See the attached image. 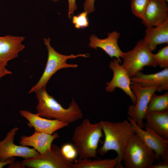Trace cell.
Listing matches in <instances>:
<instances>
[{
  "instance_id": "cell-1",
  "label": "cell",
  "mask_w": 168,
  "mask_h": 168,
  "mask_svg": "<svg viewBox=\"0 0 168 168\" xmlns=\"http://www.w3.org/2000/svg\"><path fill=\"white\" fill-rule=\"evenodd\" d=\"M100 122L105 140L97 152L103 156L110 151H115L118 159L115 168H124L122 163L123 153L129 139L135 133L132 124L127 120L116 122L101 121Z\"/></svg>"
},
{
  "instance_id": "cell-2",
  "label": "cell",
  "mask_w": 168,
  "mask_h": 168,
  "mask_svg": "<svg viewBox=\"0 0 168 168\" xmlns=\"http://www.w3.org/2000/svg\"><path fill=\"white\" fill-rule=\"evenodd\" d=\"M38 100L36 107L37 114L47 119H54L61 121L72 123L82 118L83 114L79 106L73 99L68 107L65 109L46 91V86L35 92Z\"/></svg>"
},
{
  "instance_id": "cell-3",
  "label": "cell",
  "mask_w": 168,
  "mask_h": 168,
  "mask_svg": "<svg viewBox=\"0 0 168 168\" xmlns=\"http://www.w3.org/2000/svg\"><path fill=\"white\" fill-rule=\"evenodd\" d=\"M103 136L100 122L92 124L89 119L83 120L75 129L72 138L79 158L97 157L98 144Z\"/></svg>"
},
{
  "instance_id": "cell-4",
  "label": "cell",
  "mask_w": 168,
  "mask_h": 168,
  "mask_svg": "<svg viewBox=\"0 0 168 168\" xmlns=\"http://www.w3.org/2000/svg\"><path fill=\"white\" fill-rule=\"evenodd\" d=\"M156 160L153 151L134 133L124 151L122 161L126 168H150Z\"/></svg>"
},
{
  "instance_id": "cell-5",
  "label": "cell",
  "mask_w": 168,
  "mask_h": 168,
  "mask_svg": "<svg viewBox=\"0 0 168 168\" xmlns=\"http://www.w3.org/2000/svg\"><path fill=\"white\" fill-rule=\"evenodd\" d=\"M44 42L48 52L47 60L42 75L38 82L29 91L28 93L35 92L46 85L52 76L58 70L64 68H76L77 64H70L67 63L69 59L76 58L79 57H88L86 54H79L77 55L71 54L64 55L60 54L55 50L50 45L49 38L43 39Z\"/></svg>"
},
{
  "instance_id": "cell-6",
  "label": "cell",
  "mask_w": 168,
  "mask_h": 168,
  "mask_svg": "<svg viewBox=\"0 0 168 168\" xmlns=\"http://www.w3.org/2000/svg\"><path fill=\"white\" fill-rule=\"evenodd\" d=\"M122 58L123 60L122 65L130 77L141 72L146 66L155 67L158 65L154 54L143 39L138 41L132 49L124 52Z\"/></svg>"
},
{
  "instance_id": "cell-7",
  "label": "cell",
  "mask_w": 168,
  "mask_h": 168,
  "mask_svg": "<svg viewBox=\"0 0 168 168\" xmlns=\"http://www.w3.org/2000/svg\"><path fill=\"white\" fill-rule=\"evenodd\" d=\"M73 162L65 158L60 148L52 144L42 154L25 159L21 164L24 167L32 168H72Z\"/></svg>"
},
{
  "instance_id": "cell-8",
  "label": "cell",
  "mask_w": 168,
  "mask_h": 168,
  "mask_svg": "<svg viewBox=\"0 0 168 168\" xmlns=\"http://www.w3.org/2000/svg\"><path fill=\"white\" fill-rule=\"evenodd\" d=\"M131 88L136 97V102L128 108V117L139 127H144L143 120L147 108L152 95L156 91L155 87H144L135 82H132Z\"/></svg>"
},
{
  "instance_id": "cell-9",
  "label": "cell",
  "mask_w": 168,
  "mask_h": 168,
  "mask_svg": "<svg viewBox=\"0 0 168 168\" xmlns=\"http://www.w3.org/2000/svg\"><path fill=\"white\" fill-rule=\"evenodd\" d=\"M127 118L132 124L135 133L149 148L154 152L156 160H168V140L160 137L148 128L143 130L128 116Z\"/></svg>"
},
{
  "instance_id": "cell-10",
  "label": "cell",
  "mask_w": 168,
  "mask_h": 168,
  "mask_svg": "<svg viewBox=\"0 0 168 168\" xmlns=\"http://www.w3.org/2000/svg\"><path fill=\"white\" fill-rule=\"evenodd\" d=\"M18 129L17 127L12 128L8 132L5 138L0 141V161H5L15 157L26 159L40 155L34 148L17 145L14 143L15 136Z\"/></svg>"
},
{
  "instance_id": "cell-11",
  "label": "cell",
  "mask_w": 168,
  "mask_h": 168,
  "mask_svg": "<svg viewBox=\"0 0 168 168\" xmlns=\"http://www.w3.org/2000/svg\"><path fill=\"white\" fill-rule=\"evenodd\" d=\"M118 59L115 58L110 63L109 68L113 72L111 81L106 83L105 88L107 92H113L116 88L122 90L131 99L134 104L136 102V97L133 92L130 85L131 77Z\"/></svg>"
},
{
  "instance_id": "cell-12",
  "label": "cell",
  "mask_w": 168,
  "mask_h": 168,
  "mask_svg": "<svg viewBox=\"0 0 168 168\" xmlns=\"http://www.w3.org/2000/svg\"><path fill=\"white\" fill-rule=\"evenodd\" d=\"M142 21L146 27L160 26L168 20V7L165 0H149Z\"/></svg>"
},
{
  "instance_id": "cell-13",
  "label": "cell",
  "mask_w": 168,
  "mask_h": 168,
  "mask_svg": "<svg viewBox=\"0 0 168 168\" xmlns=\"http://www.w3.org/2000/svg\"><path fill=\"white\" fill-rule=\"evenodd\" d=\"M21 115L28 121L30 127H33L35 131L52 134L55 131L68 126L69 123L57 119H48L26 110L20 111Z\"/></svg>"
},
{
  "instance_id": "cell-14",
  "label": "cell",
  "mask_w": 168,
  "mask_h": 168,
  "mask_svg": "<svg viewBox=\"0 0 168 168\" xmlns=\"http://www.w3.org/2000/svg\"><path fill=\"white\" fill-rule=\"evenodd\" d=\"M107 35L108 37L103 39L99 38L95 35H91L89 38V46L95 49L98 48L101 49L111 58L115 57L121 63L120 58H122L124 52L121 50L118 44L120 34L113 31Z\"/></svg>"
},
{
  "instance_id": "cell-15",
  "label": "cell",
  "mask_w": 168,
  "mask_h": 168,
  "mask_svg": "<svg viewBox=\"0 0 168 168\" xmlns=\"http://www.w3.org/2000/svg\"><path fill=\"white\" fill-rule=\"evenodd\" d=\"M25 39L22 36H0V62L7 66L9 61L17 57L25 48L22 44Z\"/></svg>"
},
{
  "instance_id": "cell-16",
  "label": "cell",
  "mask_w": 168,
  "mask_h": 168,
  "mask_svg": "<svg viewBox=\"0 0 168 168\" xmlns=\"http://www.w3.org/2000/svg\"><path fill=\"white\" fill-rule=\"evenodd\" d=\"M132 82H137L144 87H155L156 91L160 92L168 90V68L158 72L145 74L141 72L131 77Z\"/></svg>"
},
{
  "instance_id": "cell-17",
  "label": "cell",
  "mask_w": 168,
  "mask_h": 168,
  "mask_svg": "<svg viewBox=\"0 0 168 168\" xmlns=\"http://www.w3.org/2000/svg\"><path fill=\"white\" fill-rule=\"evenodd\" d=\"M59 137L57 132L49 134L35 131L30 136H21L19 144L22 146L32 147L42 154L50 147L53 142Z\"/></svg>"
},
{
  "instance_id": "cell-18",
  "label": "cell",
  "mask_w": 168,
  "mask_h": 168,
  "mask_svg": "<svg viewBox=\"0 0 168 168\" xmlns=\"http://www.w3.org/2000/svg\"><path fill=\"white\" fill-rule=\"evenodd\" d=\"M144 126L163 138L168 140V110L157 112H147Z\"/></svg>"
},
{
  "instance_id": "cell-19",
  "label": "cell",
  "mask_w": 168,
  "mask_h": 168,
  "mask_svg": "<svg viewBox=\"0 0 168 168\" xmlns=\"http://www.w3.org/2000/svg\"><path fill=\"white\" fill-rule=\"evenodd\" d=\"M143 39L149 49L152 52L157 46L168 43V20L161 25L156 27L146 26Z\"/></svg>"
},
{
  "instance_id": "cell-20",
  "label": "cell",
  "mask_w": 168,
  "mask_h": 168,
  "mask_svg": "<svg viewBox=\"0 0 168 168\" xmlns=\"http://www.w3.org/2000/svg\"><path fill=\"white\" fill-rule=\"evenodd\" d=\"M118 162L116 156L113 159H96L89 158L75 160L72 168H115Z\"/></svg>"
},
{
  "instance_id": "cell-21",
  "label": "cell",
  "mask_w": 168,
  "mask_h": 168,
  "mask_svg": "<svg viewBox=\"0 0 168 168\" xmlns=\"http://www.w3.org/2000/svg\"><path fill=\"white\" fill-rule=\"evenodd\" d=\"M168 110V93L161 95L154 93L152 96L147 108V112H157Z\"/></svg>"
},
{
  "instance_id": "cell-22",
  "label": "cell",
  "mask_w": 168,
  "mask_h": 168,
  "mask_svg": "<svg viewBox=\"0 0 168 168\" xmlns=\"http://www.w3.org/2000/svg\"><path fill=\"white\" fill-rule=\"evenodd\" d=\"M149 0H131V7L133 13L142 19Z\"/></svg>"
},
{
  "instance_id": "cell-23",
  "label": "cell",
  "mask_w": 168,
  "mask_h": 168,
  "mask_svg": "<svg viewBox=\"0 0 168 168\" xmlns=\"http://www.w3.org/2000/svg\"><path fill=\"white\" fill-rule=\"evenodd\" d=\"M155 59L161 68H168V46H166L154 54Z\"/></svg>"
},
{
  "instance_id": "cell-24",
  "label": "cell",
  "mask_w": 168,
  "mask_h": 168,
  "mask_svg": "<svg viewBox=\"0 0 168 168\" xmlns=\"http://www.w3.org/2000/svg\"><path fill=\"white\" fill-rule=\"evenodd\" d=\"M62 154L68 160H75L78 153L74 145L70 143L63 144L60 148Z\"/></svg>"
},
{
  "instance_id": "cell-25",
  "label": "cell",
  "mask_w": 168,
  "mask_h": 168,
  "mask_svg": "<svg viewBox=\"0 0 168 168\" xmlns=\"http://www.w3.org/2000/svg\"><path fill=\"white\" fill-rule=\"evenodd\" d=\"M87 14V12L85 11L73 16L72 22L76 28H82L88 26L89 22Z\"/></svg>"
},
{
  "instance_id": "cell-26",
  "label": "cell",
  "mask_w": 168,
  "mask_h": 168,
  "mask_svg": "<svg viewBox=\"0 0 168 168\" xmlns=\"http://www.w3.org/2000/svg\"><path fill=\"white\" fill-rule=\"evenodd\" d=\"M95 0H85L83 4L84 9L87 14L95 11Z\"/></svg>"
},
{
  "instance_id": "cell-27",
  "label": "cell",
  "mask_w": 168,
  "mask_h": 168,
  "mask_svg": "<svg viewBox=\"0 0 168 168\" xmlns=\"http://www.w3.org/2000/svg\"><path fill=\"white\" fill-rule=\"evenodd\" d=\"M68 17L71 19L75 10L77 9L76 0H68Z\"/></svg>"
},
{
  "instance_id": "cell-28",
  "label": "cell",
  "mask_w": 168,
  "mask_h": 168,
  "mask_svg": "<svg viewBox=\"0 0 168 168\" xmlns=\"http://www.w3.org/2000/svg\"><path fill=\"white\" fill-rule=\"evenodd\" d=\"M6 66L5 64L0 62V79L5 75L12 73L11 71L6 68Z\"/></svg>"
},
{
  "instance_id": "cell-29",
  "label": "cell",
  "mask_w": 168,
  "mask_h": 168,
  "mask_svg": "<svg viewBox=\"0 0 168 168\" xmlns=\"http://www.w3.org/2000/svg\"><path fill=\"white\" fill-rule=\"evenodd\" d=\"M168 160H164L159 161L155 165L153 164L150 168H168Z\"/></svg>"
},
{
  "instance_id": "cell-30",
  "label": "cell",
  "mask_w": 168,
  "mask_h": 168,
  "mask_svg": "<svg viewBox=\"0 0 168 168\" xmlns=\"http://www.w3.org/2000/svg\"><path fill=\"white\" fill-rule=\"evenodd\" d=\"M15 160L14 157L12 158L5 161H0V168H3L5 166L14 162Z\"/></svg>"
},
{
  "instance_id": "cell-31",
  "label": "cell",
  "mask_w": 168,
  "mask_h": 168,
  "mask_svg": "<svg viewBox=\"0 0 168 168\" xmlns=\"http://www.w3.org/2000/svg\"><path fill=\"white\" fill-rule=\"evenodd\" d=\"M52 0L54 2H56V1H58L59 0Z\"/></svg>"
},
{
  "instance_id": "cell-32",
  "label": "cell",
  "mask_w": 168,
  "mask_h": 168,
  "mask_svg": "<svg viewBox=\"0 0 168 168\" xmlns=\"http://www.w3.org/2000/svg\"><path fill=\"white\" fill-rule=\"evenodd\" d=\"M166 0L167 2H168V0Z\"/></svg>"
}]
</instances>
